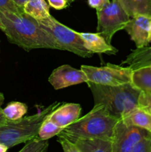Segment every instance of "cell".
<instances>
[{
	"instance_id": "1",
	"label": "cell",
	"mask_w": 151,
	"mask_h": 152,
	"mask_svg": "<svg viewBox=\"0 0 151 152\" xmlns=\"http://www.w3.org/2000/svg\"><path fill=\"white\" fill-rule=\"evenodd\" d=\"M1 31L12 44L27 51L36 48L61 50L53 37L40 27L38 20L24 12L20 14L0 10Z\"/></svg>"
},
{
	"instance_id": "2",
	"label": "cell",
	"mask_w": 151,
	"mask_h": 152,
	"mask_svg": "<svg viewBox=\"0 0 151 152\" xmlns=\"http://www.w3.org/2000/svg\"><path fill=\"white\" fill-rule=\"evenodd\" d=\"M119 119L110 114L102 104H95L93 109L75 123L65 128L58 136L70 140L76 139L112 140L114 128Z\"/></svg>"
},
{
	"instance_id": "3",
	"label": "cell",
	"mask_w": 151,
	"mask_h": 152,
	"mask_svg": "<svg viewBox=\"0 0 151 152\" xmlns=\"http://www.w3.org/2000/svg\"><path fill=\"white\" fill-rule=\"evenodd\" d=\"M95 104L103 105L108 112L121 120L132 110L139 107L142 92L131 83L117 86H104L87 81Z\"/></svg>"
},
{
	"instance_id": "4",
	"label": "cell",
	"mask_w": 151,
	"mask_h": 152,
	"mask_svg": "<svg viewBox=\"0 0 151 152\" xmlns=\"http://www.w3.org/2000/svg\"><path fill=\"white\" fill-rule=\"evenodd\" d=\"M60 105V102H55L33 115L8 120L0 125V144L9 148L38 137V130L44 120Z\"/></svg>"
},
{
	"instance_id": "5",
	"label": "cell",
	"mask_w": 151,
	"mask_h": 152,
	"mask_svg": "<svg viewBox=\"0 0 151 152\" xmlns=\"http://www.w3.org/2000/svg\"><path fill=\"white\" fill-rule=\"evenodd\" d=\"M38 22L40 27L53 37L61 50H68L83 58H90L93 55L84 47L78 32L62 24L51 15Z\"/></svg>"
},
{
	"instance_id": "6",
	"label": "cell",
	"mask_w": 151,
	"mask_h": 152,
	"mask_svg": "<svg viewBox=\"0 0 151 152\" xmlns=\"http://www.w3.org/2000/svg\"><path fill=\"white\" fill-rule=\"evenodd\" d=\"M98 19L97 33L111 44L114 34L124 29L130 16L121 5L119 0H110L100 10L96 11Z\"/></svg>"
},
{
	"instance_id": "7",
	"label": "cell",
	"mask_w": 151,
	"mask_h": 152,
	"mask_svg": "<svg viewBox=\"0 0 151 152\" xmlns=\"http://www.w3.org/2000/svg\"><path fill=\"white\" fill-rule=\"evenodd\" d=\"M81 69L85 73L87 80L96 84L117 86L131 83L133 70L129 66L111 63L102 67L82 65Z\"/></svg>"
},
{
	"instance_id": "8",
	"label": "cell",
	"mask_w": 151,
	"mask_h": 152,
	"mask_svg": "<svg viewBox=\"0 0 151 152\" xmlns=\"http://www.w3.org/2000/svg\"><path fill=\"white\" fill-rule=\"evenodd\" d=\"M150 132L144 129L127 126L119 120L114 128L112 140V152H131L135 145Z\"/></svg>"
},
{
	"instance_id": "9",
	"label": "cell",
	"mask_w": 151,
	"mask_h": 152,
	"mask_svg": "<svg viewBox=\"0 0 151 152\" xmlns=\"http://www.w3.org/2000/svg\"><path fill=\"white\" fill-rule=\"evenodd\" d=\"M50 84L56 90L65 88L80 83H87V77L81 69L70 65H62L52 71L48 79Z\"/></svg>"
},
{
	"instance_id": "10",
	"label": "cell",
	"mask_w": 151,
	"mask_h": 152,
	"mask_svg": "<svg viewBox=\"0 0 151 152\" xmlns=\"http://www.w3.org/2000/svg\"><path fill=\"white\" fill-rule=\"evenodd\" d=\"M151 16L136 15L130 17L124 29L130 39L134 42L136 48L146 47L149 45V31Z\"/></svg>"
},
{
	"instance_id": "11",
	"label": "cell",
	"mask_w": 151,
	"mask_h": 152,
	"mask_svg": "<svg viewBox=\"0 0 151 152\" xmlns=\"http://www.w3.org/2000/svg\"><path fill=\"white\" fill-rule=\"evenodd\" d=\"M81 112V107L79 104L64 103L57 107L47 118L64 129L80 118Z\"/></svg>"
},
{
	"instance_id": "12",
	"label": "cell",
	"mask_w": 151,
	"mask_h": 152,
	"mask_svg": "<svg viewBox=\"0 0 151 152\" xmlns=\"http://www.w3.org/2000/svg\"><path fill=\"white\" fill-rule=\"evenodd\" d=\"M84 42V45L92 53H105L113 55L118 52V49L108 43L105 39L98 33L78 32Z\"/></svg>"
},
{
	"instance_id": "13",
	"label": "cell",
	"mask_w": 151,
	"mask_h": 152,
	"mask_svg": "<svg viewBox=\"0 0 151 152\" xmlns=\"http://www.w3.org/2000/svg\"><path fill=\"white\" fill-rule=\"evenodd\" d=\"M121 64H126L132 70L151 66V46L136 48L126 57Z\"/></svg>"
},
{
	"instance_id": "14",
	"label": "cell",
	"mask_w": 151,
	"mask_h": 152,
	"mask_svg": "<svg viewBox=\"0 0 151 152\" xmlns=\"http://www.w3.org/2000/svg\"><path fill=\"white\" fill-rule=\"evenodd\" d=\"M127 126H136L151 133V114L137 107L121 119Z\"/></svg>"
},
{
	"instance_id": "15",
	"label": "cell",
	"mask_w": 151,
	"mask_h": 152,
	"mask_svg": "<svg viewBox=\"0 0 151 152\" xmlns=\"http://www.w3.org/2000/svg\"><path fill=\"white\" fill-rule=\"evenodd\" d=\"M70 141L76 144L81 152H112L111 140L76 139Z\"/></svg>"
},
{
	"instance_id": "16",
	"label": "cell",
	"mask_w": 151,
	"mask_h": 152,
	"mask_svg": "<svg viewBox=\"0 0 151 152\" xmlns=\"http://www.w3.org/2000/svg\"><path fill=\"white\" fill-rule=\"evenodd\" d=\"M131 83L142 93L151 95V66L133 70Z\"/></svg>"
},
{
	"instance_id": "17",
	"label": "cell",
	"mask_w": 151,
	"mask_h": 152,
	"mask_svg": "<svg viewBox=\"0 0 151 152\" xmlns=\"http://www.w3.org/2000/svg\"><path fill=\"white\" fill-rule=\"evenodd\" d=\"M26 14L36 20H43L50 16V5L45 0H28L23 6Z\"/></svg>"
},
{
	"instance_id": "18",
	"label": "cell",
	"mask_w": 151,
	"mask_h": 152,
	"mask_svg": "<svg viewBox=\"0 0 151 152\" xmlns=\"http://www.w3.org/2000/svg\"><path fill=\"white\" fill-rule=\"evenodd\" d=\"M130 17L136 15L151 16V0H119Z\"/></svg>"
},
{
	"instance_id": "19",
	"label": "cell",
	"mask_w": 151,
	"mask_h": 152,
	"mask_svg": "<svg viewBox=\"0 0 151 152\" xmlns=\"http://www.w3.org/2000/svg\"><path fill=\"white\" fill-rule=\"evenodd\" d=\"M28 112V105L20 102H10L3 109V113L9 120H17L24 117Z\"/></svg>"
},
{
	"instance_id": "20",
	"label": "cell",
	"mask_w": 151,
	"mask_h": 152,
	"mask_svg": "<svg viewBox=\"0 0 151 152\" xmlns=\"http://www.w3.org/2000/svg\"><path fill=\"white\" fill-rule=\"evenodd\" d=\"M62 130V128L59 127L47 117L40 126L38 137L43 140H48L53 137L58 136Z\"/></svg>"
},
{
	"instance_id": "21",
	"label": "cell",
	"mask_w": 151,
	"mask_h": 152,
	"mask_svg": "<svg viewBox=\"0 0 151 152\" xmlns=\"http://www.w3.org/2000/svg\"><path fill=\"white\" fill-rule=\"evenodd\" d=\"M48 148V141L38 137L29 141L19 152H46Z\"/></svg>"
},
{
	"instance_id": "22",
	"label": "cell",
	"mask_w": 151,
	"mask_h": 152,
	"mask_svg": "<svg viewBox=\"0 0 151 152\" xmlns=\"http://www.w3.org/2000/svg\"><path fill=\"white\" fill-rule=\"evenodd\" d=\"M131 152H151V133L144 137L133 148Z\"/></svg>"
},
{
	"instance_id": "23",
	"label": "cell",
	"mask_w": 151,
	"mask_h": 152,
	"mask_svg": "<svg viewBox=\"0 0 151 152\" xmlns=\"http://www.w3.org/2000/svg\"><path fill=\"white\" fill-rule=\"evenodd\" d=\"M0 10L20 14L24 13L23 8L19 7L13 0H0Z\"/></svg>"
},
{
	"instance_id": "24",
	"label": "cell",
	"mask_w": 151,
	"mask_h": 152,
	"mask_svg": "<svg viewBox=\"0 0 151 152\" xmlns=\"http://www.w3.org/2000/svg\"><path fill=\"white\" fill-rule=\"evenodd\" d=\"M59 139H58V142L60 143L62 145V149L64 152H81L79 148L76 145L74 142L72 141L69 140L67 138L64 137L58 136Z\"/></svg>"
},
{
	"instance_id": "25",
	"label": "cell",
	"mask_w": 151,
	"mask_h": 152,
	"mask_svg": "<svg viewBox=\"0 0 151 152\" xmlns=\"http://www.w3.org/2000/svg\"><path fill=\"white\" fill-rule=\"evenodd\" d=\"M139 107L151 114V95L141 93L139 99Z\"/></svg>"
},
{
	"instance_id": "26",
	"label": "cell",
	"mask_w": 151,
	"mask_h": 152,
	"mask_svg": "<svg viewBox=\"0 0 151 152\" xmlns=\"http://www.w3.org/2000/svg\"><path fill=\"white\" fill-rule=\"evenodd\" d=\"M47 1L49 5L56 10H63L72 2L70 0H47Z\"/></svg>"
},
{
	"instance_id": "27",
	"label": "cell",
	"mask_w": 151,
	"mask_h": 152,
	"mask_svg": "<svg viewBox=\"0 0 151 152\" xmlns=\"http://www.w3.org/2000/svg\"><path fill=\"white\" fill-rule=\"evenodd\" d=\"M110 1V0H87L88 5L92 8L96 9V11L103 8Z\"/></svg>"
},
{
	"instance_id": "28",
	"label": "cell",
	"mask_w": 151,
	"mask_h": 152,
	"mask_svg": "<svg viewBox=\"0 0 151 152\" xmlns=\"http://www.w3.org/2000/svg\"><path fill=\"white\" fill-rule=\"evenodd\" d=\"M9 120H7L4 116V113H3V109L0 107V125L4 124V123H7Z\"/></svg>"
},
{
	"instance_id": "29",
	"label": "cell",
	"mask_w": 151,
	"mask_h": 152,
	"mask_svg": "<svg viewBox=\"0 0 151 152\" xmlns=\"http://www.w3.org/2000/svg\"><path fill=\"white\" fill-rule=\"evenodd\" d=\"M13 1H14L17 5H19V7L23 8V6L25 5V4L28 1V0H13Z\"/></svg>"
},
{
	"instance_id": "30",
	"label": "cell",
	"mask_w": 151,
	"mask_h": 152,
	"mask_svg": "<svg viewBox=\"0 0 151 152\" xmlns=\"http://www.w3.org/2000/svg\"><path fill=\"white\" fill-rule=\"evenodd\" d=\"M7 149H8V148L6 145L0 144V152H7Z\"/></svg>"
},
{
	"instance_id": "31",
	"label": "cell",
	"mask_w": 151,
	"mask_h": 152,
	"mask_svg": "<svg viewBox=\"0 0 151 152\" xmlns=\"http://www.w3.org/2000/svg\"><path fill=\"white\" fill-rule=\"evenodd\" d=\"M4 95H3L2 93L0 92V107H1V105H2L3 102H4Z\"/></svg>"
},
{
	"instance_id": "32",
	"label": "cell",
	"mask_w": 151,
	"mask_h": 152,
	"mask_svg": "<svg viewBox=\"0 0 151 152\" xmlns=\"http://www.w3.org/2000/svg\"><path fill=\"white\" fill-rule=\"evenodd\" d=\"M149 42H151V21L150 24V31H149Z\"/></svg>"
},
{
	"instance_id": "33",
	"label": "cell",
	"mask_w": 151,
	"mask_h": 152,
	"mask_svg": "<svg viewBox=\"0 0 151 152\" xmlns=\"http://www.w3.org/2000/svg\"><path fill=\"white\" fill-rule=\"evenodd\" d=\"M70 1H72V2H73V1L74 0H70Z\"/></svg>"
},
{
	"instance_id": "34",
	"label": "cell",
	"mask_w": 151,
	"mask_h": 152,
	"mask_svg": "<svg viewBox=\"0 0 151 152\" xmlns=\"http://www.w3.org/2000/svg\"><path fill=\"white\" fill-rule=\"evenodd\" d=\"M0 29H1V24H0Z\"/></svg>"
}]
</instances>
